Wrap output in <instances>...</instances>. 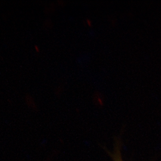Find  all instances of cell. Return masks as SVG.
<instances>
[{
	"label": "cell",
	"instance_id": "cell-1",
	"mask_svg": "<svg viewBox=\"0 0 161 161\" xmlns=\"http://www.w3.org/2000/svg\"><path fill=\"white\" fill-rule=\"evenodd\" d=\"M94 100V102H96V104H98V106H102L103 105V98L102 97V95L99 92H97V94L95 95Z\"/></svg>",
	"mask_w": 161,
	"mask_h": 161
},
{
	"label": "cell",
	"instance_id": "cell-2",
	"mask_svg": "<svg viewBox=\"0 0 161 161\" xmlns=\"http://www.w3.org/2000/svg\"><path fill=\"white\" fill-rule=\"evenodd\" d=\"M86 22H87V23H88V25L89 26H91V25H92V22H91V21H90V19H86Z\"/></svg>",
	"mask_w": 161,
	"mask_h": 161
},
{
	"label": "cell",
	"instance_id": "cell-3",
	"mask_svg": "<svg viewBox=\"0 0 161 161\" xmlns=\"http://www.w3.org/2000/svg\"><path fill=\"white\" fill-rule=\"evenodd\" d=\"M116 161H122V160H121V159H116Z\"/></svg>",
	"mask_w": 161,
	"mask_h": 161
}]
</instances>
